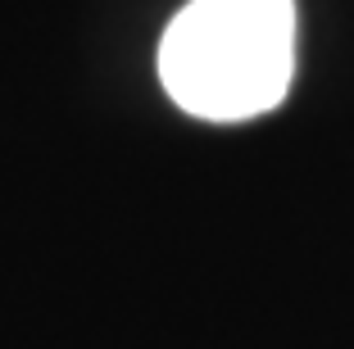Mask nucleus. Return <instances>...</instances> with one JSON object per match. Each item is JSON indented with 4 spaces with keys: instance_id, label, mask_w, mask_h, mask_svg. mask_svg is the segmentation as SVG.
<instances>
[{
    "instance_id": "nucleus-1",
    "label": "nucleus",
    "mask_w": 354,
    "mask_h": 349,
    "mask_svg": "<svg viewBox=\"0 0 354 349\" xmlns=\"http://www.w3.org/2000/svg\"><path fill=\"white\" fill-rule=\"evenodd\" d=\"M295 77V0H187L159 41L168 100L205 123L277 109Z\"/></svg>"
}]
</instances>
